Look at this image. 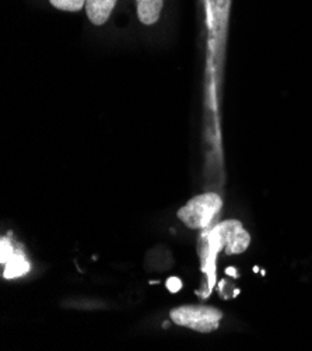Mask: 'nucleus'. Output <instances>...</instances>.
<instances>
[{
    "instance_id": "nucleus-6",
    "label": "nucleus",
    "mask_w": 312,
    "mask_h": 351,
    "mask_svg": "<svg viewBox=\"0 0 312 351\" xmlns=\"http://www.w3.org/2000/svg\"><path fill=\"white\" fill-rule=\"evenodd\" d=\"M51 5L59 10L64 12H80L87 0H49Z\"/></svg>"
},
{
    "instance_id": "nucleus-4",
    "label": "nucleus",
    "mask_w": 312,
    "mask_h": 351,
    "mask_svg": "<svg viewBox=\"0 0 312 351\" xmlns=\"http://www.w3.org/2000/svg\"><path fill=\"white\" fill-rule=\"evenodd\" d=\"M118 0H87L86 12L90 21L95 25H102L111 17Z\"/></svg>"
},
{
    "instance_id": "nucleus-1",
    "label": "nucleus",
    "mask_w": 312,
    "mask_h": 351,
    "mask_svg": "<svg viewBox=\"0 0 312 351\" xmlns=\"http://www.w3.org/2000/svg\"><path fill=\"white\" fill-rule=\"evenodd\" d=\"M169 318L178 326L189 328L199 333H212L219 329L223 312L209 305H184L172 309Z\"/></svg>"
},
{
    "instance_id": "nucleus-3",
    "label": "nucleus",
    "mask_w": 312,
    "mask_h": 351,
    "mask_svg": "<svg viewBox=\"0 0 312 351\" xmlns=\"http://www.w3.org/2000/svg\"><path fill=\"white\" fill-rule=\"evenodd\" d=\"M215 237H217L227 255L244 254L251 243L250 232L238 220H226L219 224L215 230Z\"/></svg>"
},
{
    "instance_id": "nucleus-7",
    "label": "nucleus",
    "mask_w": 312,
    "mask_h": 351,
    "mask_svg": "<svg viewBox=\"0 0 312 351\" xmlns=\"http://www.w3.org/2000/svg\"><path fill=\"white\" fill-rule=\"evenodd\" d=\"M181 287V283H180V280H176V278H171L169 282H168V289L172 291V293H176L178 289Z\"/></svg>"
},
{
    "instance_id": "nucleus-5",
    "label": "nucleus",
    "mask_w": 312,
    "mask_h": 351,
    "mask_svg": "<svg viewBox=\"0 0 312 351\" xmlns=\"http://www.w3.org/2000/svg\"><path fill=\"white\" fill-rule=\"evenodd\" d=\"M137 17L145 25H153L158 21L164 0H136Z\"/></svg>"
},
{
    "instance_id": "nucleus-2",
    "label": "nucleus",
    "mask_w": 312,
    "mask_h": 351,
    "mask_svg": "<svg viewBox=\"0 0 312 351\" xmlns=\"http://www.w3.org/2000/svg\"><path fill=\"white\" fill-rule=\"evenodd\" d=\"M223 200L217 193H203L191 199L178 210V219L192 230L206 228L219 215Z\"/></svg>"
}]
</instances>
